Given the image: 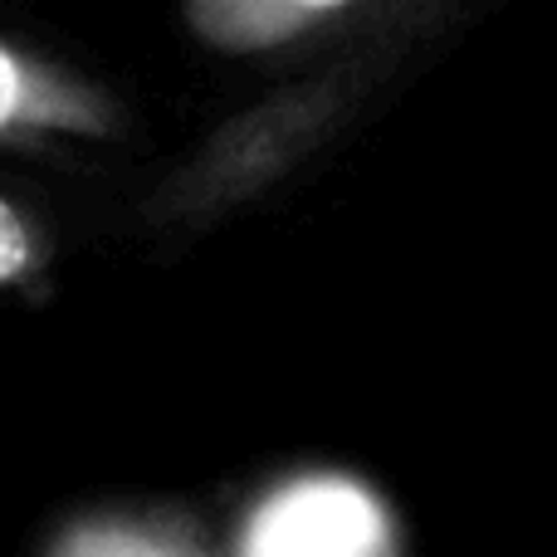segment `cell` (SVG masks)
Masks as SVG:
<instances>
[{"label":"cell","instance_id":"2","mask_svg":"<svg viewBox=\"0 0 557 557\" xmlns=\"http://www.w3.org/2000/svg\"><path fill=\"white\" fill-rule=\"evenodd\" d=\"M401 10L357 5V0H191L182 5L186 35L225 59H274L327 39L372 35Z\"/></svg>","mask_w":557,"mask_h":557},{"label":"cell","instance_id":"1","mask_svg":"<svg viewBox=\"0 0 557 557\" xmlns=\"http://www.w3.org/2000/svg\"><path fill=\"white\" fill-rule=\"evenodd\" d=\"M386 64L392 59L382 54V45H367L235 113L196 147L191 162L176 166L157 186L152 221L172 225V231L176 225L201 231V225L225 221V215L255 206L260 196H270L278 182H288L308 157H318L362 113L372 88L382 84Z\"/></svg>","mask_w":557,"mask_h":557},{"label":"cell","instance_id":"4","mask_svg":"<svg viewBox=\"0 0 557 557\" xmlns=\"http://www.w3.org/2000/svg\"><path fill=\"white\" fill-rule=\"evenodd\" d=\"M376 513L343 484H308L270 504L250 557H376Z\"/></svg>","mask_w":557,"mask_h":557},{"label":"cell","instance_id":"6","mask_svg":"<svg viewBox=\"0 0 557 557\" xmlns=\"http://www.w3.org/2000/svg\"><path fill=\"white\" fill-rule=\"evenodd\" d=\"M54 557H186L176 553L166 539H152L143 529H127V523H84L59 543Z\"/></svg>","mask_w":557,"mask_h":557},{"label":"cell","instance_id":"3","mask_svg":"<svg viewBox=\"0 0 557 557\" xmlns=\"http://www.w3.org/2000/svg\"><path fill=\"white\" fill-rule=\"evenodd\" d=\"M113 133H123V108L108 88L0 35V147Z\"/></svg>","mask_w":557,"mask_h":557},{"label":"cell","instance_id":"5","mask_svg":"<svg viewBox=\"0 0 557 557\" xmlns=\"http://www.w3.org/2000/svg\"><path fill=\"white\" fill-rule=\"evenodd\" d=\"M54 260V240L49 231L0 191V288H29L39 284Z\"/></svg>","mask_w":557,"mask_h":557}]
</instances>
